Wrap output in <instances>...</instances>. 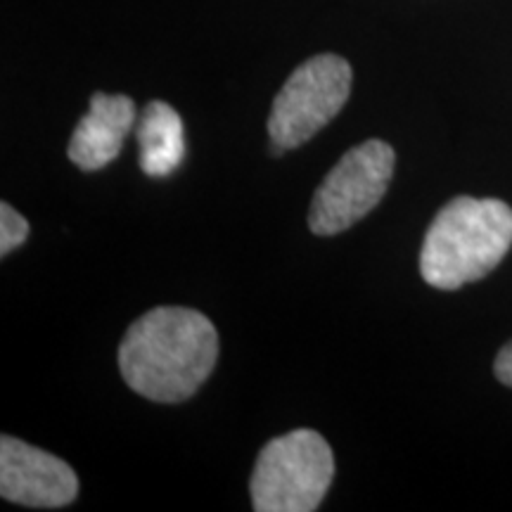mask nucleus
I'll return each instance as SVG.
<instances>
[{"instance_id": "423d86ee", "label": "nucleus", "mask_w": 512, "mask_h": 512, "mask_svg": "<svg viewBox=\"0 0 512 512\" xmlns=\"http://www.w3.org/2000/svg\"><path fill=\"white\" fill-rule=\"evenodd\" d=\"M79 494L72 465L53 453L3 434L0 437V496L27 508H64Z\"/></svg>"}, {"instance_id": "f257e3e1", "label": "nucleus", "mask_w": 512, "mask_h": 512, "mask_svg": "<svg viewBox=\"0 0 512 512\" xmlns=\"http://www.w3.org/2000/svg\"><path fill=\"white\" fill-rule=\"evenodd\" d=\"M219 358V332L195 309L159 306L128 328L119 347V370L128 387L157 403L190 399Z\"/></svg>"}, {"instance_id": "7ed1b4c3", "label": "nucleus", "mask_w": 512, "mask_h": 512, "mask_svg": "<svg viewBox=\"0 0 512 512\" xmlns=\"http://www.w3.org/2000/svg\"><path fill=\"white\" fill-rule=\"evenodd\" d=\"M335 477L328 441L313 430H294L268 441L256 458L252 505L256 512L318 510Z\"/></svg>"}, {"instance_id": "0eeeda50", "label": "nucleus", "mask_w": 512, "mask_h": 512, "mask_svg": "<svg viewBox=\"0 0 512 512\" xmlns=\"http://www.w3.org/2000/svg\"><path fill=\"white\" fill-rule=\"evenodd\" d=\"M136 124V102L128 95L95 93L91 110L74 128L67 155L81 171H98L119 157Z\"/></svg>"}, {"instance_id": "6e6552de", "label": "nucleus", "mask_w": 512, "mask_h": 512, "mask_svg": "<svg viewBox=\"0 0 512 512\" xmlns=\"http://www.w3.org/2000/svg\"><path fill=\"white\" fill-rule=\"evenodd\" d=\"M140 147V169L150 178H166L185 157L183 119L169 102L152 100L143 110L136 128Z\"/></svg>"}, {"instance_id": "20e7f679", "label": "nucleus", "mask_w": 512, "mask_h": 512, "mask_svg": "<svg viewBox=\"0 0 512 512\" xmlns=\"http://www.w3.org/2000/svg\"><path fill=\"white\" fill-rule=\"evenodd\" d=\"M349 62L339 55H316L285 81L275 95L268 133L273 140V155L304 145L320 128H325L342 112L351 95Z\"/></svg>"}, {"instance_id": "9d476101", "label": "nucleus", "mask_w": 512, "mask_h": 512, "mask_svg": "<svg viewBox=\"0 0 512 512\" xmlns=\"http://www.w3.org/2000/svg\"><path fill=\"white\" fill-rule=\"evenodd\" d=\"M494 373L498 377V382H503L505 387H512V342H508L501 351H498Z\"/></svg>"}, {"instance_id": "f03ea898", "label": "nucleus", "mask_w": 512, "mask_h": 512, "mask_svg": "<svg viewBox=\"0 0 512 512\" xmlns=\"http://www.w3.org/2000/svg\"><path fill=\"white\" fill-rule=\"evenodd\" d=\"M512 245V209L501 200L453 197L434 216L420 252V273L437 290L482 280Z\"/></svg>"}, {"instance_id": "1a4fd4ad", "label": "nucleus", "mask_w": 512, "mask_h": 512, "mask_svg": "<svg viewBox=\"0 0 512 512\" xmlns=\"http://www.w3.org/2000/svg\"><path fill=\"white\" fill-rule=\"evenodd\" d=\"M29 238V223L8 202L0 204V254L8 256Z\"/></svg>"}, {"instance_id": "39448f33", "label": "nucleus", "mask_w": 512, "mask_h": 512, "mask_svg": "<svg viewBox=\"0 0 512 512\" xmlns=\"http://www.w3.org/2000/svg\"><path fill=\"white\" fill-rule=\"evenodd\" d=\"M396 155L384 140L351 147L320 183L311 202L309 228L320 238L342 233L368 216L387 192Z\"/></svg>"}]
</instances>
